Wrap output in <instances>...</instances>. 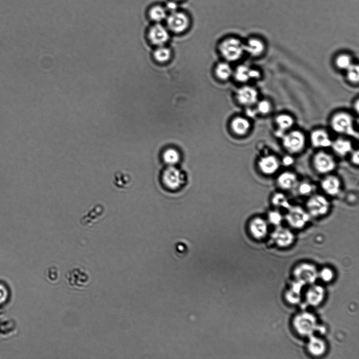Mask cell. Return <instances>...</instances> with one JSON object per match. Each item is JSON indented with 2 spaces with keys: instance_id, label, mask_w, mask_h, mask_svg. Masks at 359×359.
Here are the masks:
<instances>
[{
  "instance_id": "1",
  "label": "cell",
  "mask_w": 359,
  "mask_h": 359,
  "mask_svg": "<svg viewBox=\"0 0 359 359\" xmlns=\"http://www.w3.org/2000/svg\"><path fill=\"white\" fill-rule=\"evenodd\" d=\"M331 126L336 132L358 138V133L354 128V118L347 112H340L336 114L331 120Z\"/></svg>"
},
{
  "instance_id": "2",
  "label": "cell",
  "mask_w": 359,
  "mask_h": 359,
  "mask_svg": "<svg viewBox=\"0 0 359 359\" xmlns=\"http://www.w3.org/2000/svg\"><path fill=\"white\" fill-rule=\"evenodd\" d=\"M222 56L227 60L232 62L240 58L244 52V44L241 41L234 38L226 39L220 46Z\"/></svg>"
},
{
  "instance_id": "3",
  "label": "cell",
  "mask_w": 359,
  "mask_h": 359,
  "mask_svg": "<svg viewBox=\"0 0 359 359\" xmlns=\"http://www.w3.org/2000/svg\"><path fill=\"white\" fill-rule=\"evenodd\" d=\"M282 144L284 149L291 154L300 153L306 144V138L300 130H293L282 136Z\"/></svg>"
},
{
  "instance_id": "4",
  "label": "cell",
  "mask_w": 359,
  "mask_h": 359,
  "mask_svg": "<svg viewBox=\"0 0 359 359\" xmlns=\"http://www.w3.org/2000/svg\"><path fill=\"white\" fill-rule=\"evenodd\" d=\"M310 218L309 213L299 206H291L285 216L290 226L296 230L304 228L309 222Z\"/></svg>"
},
{
  "instance_id": "5",
  "label": "cell",
  "mask_w": 359,
  "mask_h": 359,
  "mask_svg": "<svg viewBox=\"0 0 359 359\" xmlns=\"http://www.w3.org/2000/svg\"><path fill=\"white\" fill-rule=\"evenodd\" d=\"M308 212L310 216L320 218L324 216L330 210V202L324 196L315 194L312 196L306 204Z\"/></svg>"
},
{
  "instance_id": "6",
  "label": "cell",
  "mask_w": 359,
  "mask_h": 359,
  "mask_svg": "<svg viewBox=\"0 0 359 359\" xmlns=\"http://www.w3.org/2000/svg\"><path fill=\"white\" fill-rule=\"evenodd\" d=\"M293 324L297 332L304 336H312L316 328L315 316L309 313H303L297 316Z\"/></svg>"
},
{
  "instance_id": "7",
  "label": "cell",
  "mask_w": 359,
  "mask_h": 359,
  "mask_svg": "<svg viewBox=\"0 0 359 359\" xmlns=\"http://www.w3.org/2000/svg\"><path fill=\"white\" fill-rule=\"evenodd\" d=\"M312 165L316 172L321 174H329L334 170L336 166L334 158L324 151L316 154L313 158Z\"/></svg>"
},
{
  "instance_id": "8",
  "label": "cell",
  "mask_w": 359,
  "mask_h": 359,
  "mask_svg": "<svg viewBox=\"0 0 359 359\" xmlns=\"http://www.w3.org/2000/svg\"><path fill=\"white\" fill-rule=\"evenodd\" d=\"M162 180L166 186L172 190L180 188L186 182L184 173L175 166H169L166 170Z\"/></svg>"
},
{
  "instance_id": "9",
  "label": "cell",
  "mask_w": 359,
  "mask_h": 359,
  "mask_svg": "<svg viewBox=\"0 0 359 359\" xmlns=\"http://www.w3.org/2000/svg\"><path fill=\"white\" fill-rule=\"evenodd\" d=\"M166 20L170 30L177 34L184 32L188 28L190 24L186 15L177 11L170 13Z\"/></svg>"
},
{
  "instance_id": "10",
  "label": "cell",
  "mask_w": 359,
  "mask_h": 359,
  "mask_svg": "<svg viewBox=\"0 0 359 359\" xmlns=\"http://www.w3.org/2000/svg\"><path fill=\"white\" fill-rule=\"evenodd\" d=\"M297 281L304 284H312L317 278L318 273L314 266L310 264H304L298 266L294 272Z\"/></svg>"
},
{
  "instance_id": "11",
  "label": "cell",
  "mask_w": 359,
  "mask_h": 359,
  "mask_svg": "<svg viewBox=\"0 0 359 359\" xmlns=\"http://www.w3.org/2000/svg\"><path fill=\"white\" fill-rule=\"evenodd\" d=\"M272 241L280 248L289 247L294 242V236L290 230L278 226L271 235Z\"/></svg>"
},
{
  "instance_id": "12",
  "label": "cell",
  "mask_w": 359,
  "mask_h": 359,
  "mask_svg": "<svg viewBox=\"0 0 359 359\" xmlns=\"http://www.w3.org/2000/svg\"><path fill=\"white\" fill-rule=\"evenodd\" d=\"M106 213V208L102 204H97L80 220V224L84 228L92 226L100 220Z\"/></svg>"
},
{
  "instance_id": "13",
  "label": "cell",
  "mask_w": 359,
  "mask_h": 359,
  "mask_svg": "<svg viewBox=\"0 0 359 359\" xmlns=\"http://www.w3.org/2000/svg\"><path fill=\"white\" fill-rule=\"evenodd\" d=\"M236 98L240 104L250 106L257 102L258 98V92L252 87L244 86L238 90Z\"/></svg>"
},
{
  "instance_id": "14",
  "label": "cell",
  "mask_w": 359,
  "mask_h": 359,
  "mask_svg": "<svg viewBox=\"0 0 359 359\" xmlns=\"http://www.w3.org/2000/svg\"><path fill=\"white\" fill-rule=\"evenodd\" d=\"M148 37L151 42L158 46H163L169 40L168 30L162 26L157 24L149 30Z\"/></svg>"
},
{
  "instance_id": "15",
  "label": "cell",
  "mask_w": 359,
  "mask_h": 359,
  "mask_svg": "<svg viewBox=\"0 0 359 359\" xmlns=\"http://www.w3.org/2000/svg\"><path fill=\"white\" fill-rule=\"evenodd\" d=\"M260 170L266 176H272L280 168V162L274 156H268L262 158L258 162Z\"/></svg>"
},
{
  "instance_id": "16",
  "label": "cell",
  "mask_w": 359,
  "mask_h": 359,
  "mask_svg": "<svg viewBox=\"0 0 359 359\" xmlns=\"http://www.w3.org/2000/svg\"><path fill=\"white\" fill-rule=\"evenodd\" d=\"M249 229L254 238L261 240L266 238L268 234V224L261 218H255L250 222Z\"/></svg>"
},
{
  "instance_id": "17",
  "label": "cell",
  "mask_w": 359,
  "mask_h": 359,
  "mask_svg": "<svg viewBox=\"0 0 359 359\" xmlns=\"http://www.w3.org/2000/svg\"><path fill=\"white\" fill-rule=\"evenodd\" d=\"M341 186L340 178L334 176H326L321 182V187L323 190L332 196H336L340 194Z\"/></svg>"
},
{
  "instance_id": "18",
  "label": "cell",
  "mask_w": 359,
  "mask_h": 359,
  "mask_svg": "<svg viewBox=\"0 0 359 359\" xmlns=\"http://www.w3.org/2000/svg\"><path fill=\"white\" fill-rule=\"evenodd\" d=\"M310 141L316 148H326L332 146V142L329 134L324 130H316L312 132Z\"/></svg>"
},
{
  "instance_id": "19",
  "label": "cell",
  "mask_w": 359,
  "mask_h": 359,
  "mask_svg": "<svg viewBox=\"0 0 359 359\" xmlns=\"http://www.w3.org/2000/svg\"><path fill=\"white\" fill-rule=\"evenodd\" d=\"M279 188L284 190H291L298 186V178L296 174L291 172H285L280 174L276 180Z\"/></svg>"
},
{
  "instance_id": "20",
  "label": "cell",
  "mask_w": 359,
  "mask_h": 359,
  "mask_svg": "<svg viewBox=\"0 0 359 359\" xmlns=\"http://www.w3.org/2000/svg\"><path fill=\"white\" fill-rule=\"evenodd\" d=\"M131 176L130 174L124 170H117L114 174L112 184L118 190H124L130 186Z\"/></svg>"
},
{
  "instance_id": "21",
  "label": "cell",
  "mask_w": 359,
  "mask_h": 359,
  "mask_svg": "<svg viewBox=\"0 0 359 359\" xmlns=\"http://www.w3.org/2000/svg\"><path fill=\"white\" fill-rule=\"evenodd\" d=\"M324 290L322 286H312L306 294V300L312 306L319 305L324 298Z\"/></svg>"
},
{
  "instance_id": "22",
  "label": "cell",
  "mask_w": 359,
  "mask_h": 359,
  "mask_svg": "<svg viewBox=\"0 0 359 359\" xmlns=\"http://www.w3.org/2000/svg\"><path fill=\"white\" fill-rule=\"evenodd\" d=\"M231 127L236 134L244 136L250 130V124L248 120L242 117H238L232 120Z\"/></svg>"
},
{
  "instance_id": "23",
  "label": "cell",
  "mask_w": 359,
  "mask_h": 359,
  "mask_svg": "<svg viewBox=\"0 0 359 359\" xmlns=\"http://www.w3.org/2000/svg\"><path fill=\"white\" fill-rule=\"evenodd\" d=\"M331 146L336 154L341 157L346 156L352 150L350 141L342 138H338L332 142Z\"/></svg>"
},
{
  "instance_id": "24",
  "label": "cell",
  "mask_w": 359,
  "mask_h": 359,
  "mask_svg": "<svg viewBox=\"0 0 359 359\" xmlns=\"http://www.w3.org/2000/svg\"><path fill=\"white\" fill-rule=\"evenodd\" d=\"M244 51L253 56H260L264 50V46L260 40L252 38L249 40L247 44L244 45Z\"/></svg>"
},
{
  "instance_id": "25",
  "label": "cell",
  "mask_w": 359,
  "mask_h": 359,
  "mask_svg": "<svg viewBox=\"0 0 359 359\" xmlns=\"http://www.w3.org/2000/svg\"><path fill=\"white\" fill-rule=\"evenodd\" d=\"M308 348L310 353L314 356H322L326 350L324 342L320 338L314 336L310 338Z\"/></svg>"
},
{
  "instance_id": "26",
  "label": "cell",
  "mask_w": 359,
  "mask_h": 359,
  "mask_svg": "<svg viewBox=\"0 0 359 359\" xmlns=\"http://www.w3.org/2000/svg\"><path fill=\"white\" fill-rule=\"evenodd\" d=\"M276 122L279 128L278 136H282L284 132L290 129L294 125L293 118L288 114H281L276 118Z\"/></svg>"
},
{
  "instance_id": "27",
  "label": "cell",
  "mask_w": 359,
  "mask_h": 359,
  "mask_svg": "<svg viewBox=\"0 0 359 359\" xmlns=\"http://www.w3.org/2000/svg\"><path fill=\"white\" fill-rule=\"evenodd\" d=\"M304 284L299 281L294 283L292 289L287 292L286 297L287 300L292 304L298 302L300 300V294L302 286Z\"/></svg>"
},
{
  "instance_id": "28",
  "label": "cell",
  "mask_w": 359,
  "mask_h": 359,
  "mask_svg": "<svg viewBox=\"0 0 359 359\" xmlns=\"http://www.w3.org/2000/svg\"><path fill=\"white\" fill-rule=\"evenodd\" d=\"M272 202L276 208H284L288 210L292 206L288 198L282 192L276 193L272 198Z\"/></svg>"
},
{
  "instance_id": "29",
  "label": "cell",
  "mask_w": 359,
  "mask_h": 359,
  "mask_svg": "<svg viewBox=\"0 0 359 359\" xmlns=\"http://www.w3.org/2000/svg\"><path fill=\"white\" fill-rule=\"evenodd\" d=\"M163 159L168 166H176L180 160V154L177 150L170 148L164 153Z\"/></svg>"
},
{
  "instance_id": "30",
  "label": "cell",
  "mask_w": 359,
  "mask_h": 359,
  "mask_svg": "<svg viewBox=\"0 0 359 359\" xmlns=\"http://www.w3.org/2000/svg\"><path fill=\"white\" fill-rule=\"evenodd\" d=\"M149 15L154 22H162L166 19L168 17L166 8L160 6H156L152 8L150 10Z\"/></svg>"
},
{
  "instance_id": "31",
  "label": "cell",
  "mask_w": 359,
  "mask_h": 359,
  "mask_svg": "<svg viewBox=\"0 0 359 359\" xmlns=\"http://www.w3.org/2000/svg\"><path fill=\"white\" fill-rule=\"evenodd\" d=\"M154 56L158 62L166 63L170 58L171 51L168 48L164 46H158L154 53Z\"/></svg>"
},
{
  "instance_id": "32",
  "label": "cell",
  "mask_w": 359,
  "mask_h": 359,
  "mask_svg": "<svg viewBox=\"0 0 359 359\" xmlns=\"http://www.w3.org/2000/svg\"><path fill=\"white\" fill-rule=\"evenodd\" d=\"M215 72H216L217 76L222 80H228L232 74L230 66L224 62L219 64L217 66Z\"/></svg>"
},
{
  "instance_id": "33",
  "label": "cell",
  "mask_w": 359,
  "mask_h": 359,
  "mask_svg": "<svg viewBox=\"0 0 359 359\" xmlns=\"http://www.w3.org/2000/svg\"><path fill=\"white\" fill-rule=\"evenodd\" d=\"M250 68L246 66H240L234 72V78L236 80L240 82H246L250 79L248 72Z\"/></svg>"
},
{
  "instance_id": "34",
  "label": "cell",
  "mask_w": 359,
  "mask_h": 359,
  "mask_svg": "<svg viewBox=\"0 0 359 359\" xmlns=\"http://www.w3.org/2000/svg\"><path fill=\"white\" fill-rule=\"evenodd\" d=\"M336 64L338 68L346 70L352 64V58L346 54H342L336 60Z\"/></svg>"
},
{
  "instance_id": "35",
  "label": "cell",
  "mask_w": 359,
  "mask_h": 359,
  "mask_svg": "<svg viewBox=\"0 0 359 359\" xmlns=\"http://www.w3.org/2000/svg\"><path fill=\"white\" fill-rule=\"evenodd\" d=\"M347 78L352 83L357 84L359 80V68L358 65L352 64L347 70Z\"/></svg>"
},
{
  "instance_id": "36",
  "label": "cell",
  "mask_w": 359,
  "mask_h": 359,
  "mask_svg": "<svg viewBox=\"0 0 359 359\" xmlns=\"http://www.w3.org/2000/svg\"><path fill=\"white\" fill-rule=\"evenodd\" d=\"M268 218L269 222L276 226H279L283 220V216L282 214L278 210H272L269 212Z\"/></svg>"
},
{
  "instance_id": "37",
  "label": "cell",
  "mask_w": 359,
  "mask_h": 359,
  "mask_svg": "<svg viewBox=\"0 0 359 359\" xmlns=\"http://www.w3.org/2000/svg\"><path fill=\"white\" fill-rule=\"evenodd\" d=\"M272 106L270 102L266 100H262L258 102L256 110L262 115L268 114L270 112Z\"/></svg>"
},
{
  "instance_id": "38",
  "label": "cell",
  "mask_w": 359,
  "mask_h": 359,
  "mask_svg": "<svg viewBox=\"0 0 359 359\" xmlns=\"http://www.w3.org/2000/svg\"><path fill=\"white\" fill-rule=\"evenodd\" d=\"M313 190V186L308 182H303L298 186V192L302 196H309L312 192Z\"/></svg>"
},
{
  "instance_id": "39",
  "label": "cell",
  "mask_w": 359,
  "mask_h": 359,
  "mask_svg": "<svg viewBox=\"0 0 359 359\" xmlns=\"http://www.w3.org/2000/svg\"><path fill=\"white\" fill-rule=\"evenodd\" d=\"M320 275L322 280L326 282H330L334 278L332 271L328 268L322 270Z\"/></svg>"
},
{
  "instance_id": "40",
  "label": "cell",
  "mask_w": 359,
  "mask_h": 359,
  "mask_svg": "<svg viewBox=\"0 0 359 359\" xmlns=\"http://www.w3.org/2000/svg\"><path fill=\"white\" fill-rule=\"evenodd\" d=\"M248 76L250 79H258L260 78V72L258 70L250 68Z\"/></svg>"
},
{
  "instance_id": "41",
  "label": "cell",
  "mask_w": 359,
  "mask_h": 359,
  "mask_svg": "<svg viewBox=\"0 0 359 359\" xmlns=\"http://www.w3.org/2000/svg\"><path fill=\"white\" fill-rule=\"evenodd\" d=\"M8 292L4 287L0 285V304L4 302L7 298Z\"/></svg>"
},
{
  "instance_id": "42",
  "label": "cell",
  "mask_w": 359,
  "mask_h": 359,
  "mask_svg": "<svg viewBox=\"0 0 359 359\" xmlns=\"http://www.w3.org/2000/svg\"><path fill=\"white\" fill-rule=\"evenodd\" d=\"M352 162L354 165L358 166L359 163V152L358 150L352 153Z\"/></svg>"
},
{
  "instance_id": "43",
  "label": "cell",
  "mask_w": 359,
  "mask_h": 359,
  "mask_svg": "<svg viewBox=\"0 0 359 359\" xmlns=\"http://www.w3.org/2000/svg\"><path fill=\"white\" fill-rule=\"evenodd\" d=\"M294 159L292 158L290 156H286L284 157L282 160L284 165L286 166H290L292 165L294 162Z\"/></svg>"
},
{
  "instance_id": "44",
  "label": "cell",
  "mask_w": 359,
  "mask_h": 359,
  "mask_svg": "<svg viewBox=\"0 0 359 359\" xmlns=\"http://www.w3.org/2000/svg\"><path fill=\"white\" fill-rule=\"evenodd\" d=\"M177 5L176 3L170 2L167 4V10L170 13L176 12Z\"/></svg>"
},
{
  "instance_id": "45",
  "label": "cell",
  "mask_w": 359,
  "mask_h": 359,
  "mask_svg": "<svg viewBox=\"0 0 359 359\" xmlns=\"http://www.w3.org/2000/svg\"><path fill=\"white\" fill-rule=\"evenodd\" d=\"M358 106H359V105H358V100L356 101V110L358 112Z\"/></svg>"
}]
</instances>
